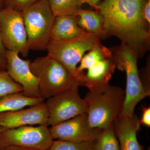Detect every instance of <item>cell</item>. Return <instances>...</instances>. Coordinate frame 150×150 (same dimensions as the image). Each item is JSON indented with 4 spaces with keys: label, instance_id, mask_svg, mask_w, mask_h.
<instances>
[{
    "label": "cell",
    "instance_id": "6da1fadb",
    "mask_svg": "<svg viewBox=\"0 0 150 150\" xmlns=\"http://www.w3.org/2000/svg\"><path fill=\"white\" fill-rule=\"evenodd\" d=\"M146 1L102 0L95 9L104 19L107 38H118L139 58L150 48V24L143 15Z\"/></svg>",
    "mask_w": 150,
    "mask_h": 150
},
{
    "label": "cell",
    "instance_id": "7a4b0ae2",
    "mask_svg": "<svg viewBox=\"0 0 150 150\" xmlns=\"http://www.w3.org/2000/svg\"><path fill=\"white\" fill-rule=\"evenodd\" d=\"M125 96L123 88L109 84L102 89L89 91L84 99L90 127L103 130L114 123L121 113Z\"/></svg>",
    "mask_w": 150,
    "mask_h": 150
},
{
    "label": "cell",
    "instance_id": "3957f363",
    "mask_svg": "<svg viewBox=\"0 0 150 150\" xmlns=\"http://www.w3.org/2000/svg\"><path fill=\"white\" fill-rule=\"evenodd\" d=\"M30 68L38 79L40 96L43 99L80 86L77 80L63 65L48 55L31 62Z\"/></svg>",
    "mask_w": 150,
    "mask_h": 150
},
{
    "label": "cell",
    "instance_id": "277c9868",
    "mask_svg": "<svg viewBox=\"0 0 150 150\" xmlns=\"http://www.w3.org/2000/svg\"><path fill=\"white\" fill-rule=\"evenodd\" d=\"M110 49L116 68L125 71L127 77L125 100L119 116H131L138 103L146 97L137 67L139 57L136 52L123 43Z\"/></svg>",
    "mask_w": 150,
    "mask_h": 150
},
{
    "label": "cell",
    "instance_id": "5b68a950",
    "mask_svg": "<svg viewBox=\"0 0 150 150\" xmlns=\"http://www.w3.org/2000/svg\"><path fill=\"white\" fill-rule=\"evenodd\" d=\"M29 50H46L56 16L47 0H39L22 11Z\"/></svg>",
    "mask_w": 150,
    "mask_h": 150
},
{
    "label": "cell",
    "instance_id": "8992f818",
    "mask_svg": "<svg viewBox=\"0 0 150 150\" xmlns=\"http://www.w3.org/2000/svg\"><path fill=\"white\" fill-rule=\"evenodd\" d=\"M100 41L97 35L91 33L71 40L51 39L46 48L47 55L61 63L79 81L78 64L85 53Z\"/></svg>",
    "mask_w": 150,
    "mask_h": 150
},
{
    "label": "cell",
    "instance_id": "52a82bcc",
    "mask_svg": "<svg viewBox=\"0 0 150 150\" xmlns=\"http://www.w3.org/2000/svg\"><path fill=\"white\" fill-rule=\"evenodd\" d=\"M0 33L6 50L17 51L23 57L29 53L22 12L5 7L0 9Z\"/></svg>",
    "mask_w": 150,
    "mask_h": 150
},
{
    "label": "cell",
    "instance_id": "ba28073f",
    "mask_svg": "<svg viewBox=\"0 0 150 150\" xmlns=\"http://www.w3.org/2000/svg\"><path fill=\"white\" fill-rule=\"evenodd\" d=\"M54 140L46 125L21 126L0 132V150L8 146H16L48 150Z\"/></svg>",
    "mask_w": 150,
    "mask_h": 150
},
{
    "label": "cell",
    "instance_id": "9c48e42d",
    "mask_svg": "<svg viewBox=\"0 0 150 150\" xmlns=\"http://www.w3.org/2000/svg\"><path fill=\"white\" fill-rule=\"evenodd\" d=\"M46 125L53 126L77 115L86 113V103L81 97L79 88L62 93L47 99Z\"/></svg>",
    "mask_w": 150,
    "mask_h": 150
},
{
    "label": "cell",
    "instance_id": "30bf717a",
    "mask_svg": "<svg viewBox=\"0 0 150 150\" xmlns=\"http://www.w3.org/2000/svg\"><path fill=\"white\" fill-rule=\"evenodd\" d=\"M49 130L53 139L74 143L97 140L102 131L90 127L86 113L51 126Z\"/></svg>",
    "mask_w": 150,
    "mask_h": 150
},
{
    "label": "cell",
    "instance_id": "8fae6325",
    "mask_svg": "<svg viewBox=\"0 0 150 150\" xmlns=\"http://www.w3.org/2000/svg\"><path fill=\"white\" fill-rule=\"evenodd\" d=\"M19 54L17 51L6 50L7 72L16 82L22 87V93L24 96L32 98H42L39 92L38 79L30 68V60L21 59Z\"/></svg>",
    "mask_w": 150,
    "mask_h": 150
},
{
    "label": "cell",
    "instance_id": "7c38bea8",
    "mask_svg": "<svg viewBox=\"0 0 150 150\" xmlns=\"http://www.w3.org/2000/svg\"><path fill=\"white\" fill-rule=\"evenodd\" d=\"M48 117L44 102L27 108L0 112V132L21 126L46 125Z\"/></svg>",
    "mask_w": 150,
    "mask_h": 150
},
{
    "label": "cell",
    "instance_id": "4fadbf2b",
    "mask_svg": "<svg viewBox=\"0 0 150 150\" xmlns=\"http://www.w3.org/2000/svg\"><path fill=\"white\" fill-rule=\"evenodd\" d=\"M116 68L112 57L104 59L88 69L80 80V86H85L89 91L100 90L109 85V81Z\"/></svg>",
    "mask_w": 150,
    "mask_h": 150
},
{
    "label": "cell",
    "instance_id": "5bb4252c",
    "mask_svg": "<svg viewBox=\"0 0 150 150\" xmlns=\"http://www.w3.org/2000/svg\"><path fill=\"white\" fill-rule=\"evenodd\" d=\"M141 124L135 113L131 116H118L114 122V131L120 150H144L137 138Z\"/></svg>",
    "mask_w": 150,
    "mask_h": 150
},
{
    "label": "cell",
    "instance_id": "9a60e30c",
    "mask_svg": "<svg viewBox=\"0 0 150 150\" xmlns=\"http://www.w3.org/2000/svg\"><path fill=\"white\" fill-rule=\"evenodd\" d=\"M77 19V16L74 15L56 17L51 32V39L71 40L87 34L89 33L79 26Z\"/></svg>",
    "mask_w": 150,
    "mask_h": 150
},
{
    "label": "cell",
    "instance_id": "2e32d148",
    "mask_svg": "<svg viewBox=\"0 0 150 150\" xmlns=\"http://www.w3.org/2000/svg\"><path fill=\"white\" fill-rule=\"evenodd\" d=\"M74 16H77L79 26L87 32L96 34L100 40L108 38L104 19L98 11L82 9Z\"/></svg>",
    "mask_w": 150,
    "mask_h": 150
},
{
    "label": "cell",
    "instance_id": "e0dca14e",
    "mask_svg": "<svg viewBox=\"0 0 150 150\" xmlns=\"http://www.w3.org/2000/svg\"><path fill=\"white\" fill-rule=\"evenodd\" d=\"M42 98L28 97L22 92L8 95L0 98V112L22 109L44 102Z\"/></svg>",
    "mask_w": 150,
    "mask_h": 150
},
{
    "label": "cell",
    "instance_id": "ac0fdd59",
    "mask_svg": "<svg viewBox=\"0 0 150 150\" xmlns=\"http://www.w3.org/2000/svg\"><path fill=\"white\" fill-rule=\"evenodd\" d=\"M111 57L112 54L110 48L103 46L100 41L97 43L87 54L83 56L81 60L80 64L77 68L79 83L81 76L84 73L83 70L88 69L98 62Z\"/></svg>",
    "mask_w": 150,
    "mask_h": 150
},
{
    "label": "cell",
    "instance_id": "d6986e66",
    "mask_svg": "<svg viewBox=\"0 0 150 150\" xmlns=\"http://www.w3.org/2000/svg\"><path fill=\"white\" fill-rule=\"evenodd\" d=\"M55 16L75 15L85 3L83 0H47Z\"/></svg>",
    "mask_w": 150,
    "mask_h": 150
},
{
    "label": "cell",
    "instance_id": "ffe728a7",
    "mask_svg": "<svg viewBox=\"0 0 150 150\" xmlns=\"http://www.w3.org/2000/svg\"><path fill=\"white\" fill-rule=\"evenodd\" d=\"M97 150H120L114 131V123L101 131L97 139Z\"/></svg>",
    "mask_w": 150,
    "mask_h": 150
},
{
    "label": "cell",
    "instance_id": "44dd1931",
    "mask_svg": "<svg viewBox=\"0 0 150 150\" xmlns=\"http://www.w3.org/2000/svg\"><path fill=\"white\" fill-rule=\"evenodd\" d=\"M48 150H97V140L82 143L54 140Z\"/></svg>",
    "mask_w": 150,
    "mask_h": 150
},
{
    "label": "cell",
    "instance_id": "7402d4cb",
    "mask_svg": "<svg viewBox=\"0 0 150 150\" xmlns=\"http://www.w3.org/2000/svg\"><path fill=\"white\" fill-rule=\"evenodd\" d=\"M23 91L22 87L11 77L6 70L0 68V98Z\"/></svg>",
    "mask_w": 150,
    "mask_h": 150
},
{
    "label": "cell",
    "instance_id": "603a6c76",
    "mask_svg": "<svg viewBox=\"0 0 150 150\" xmlns=\"http://www.w3.org/2000/svg\"><path fill=\"white\" fill-rule=\"evenodd\" d=\"M140 79L146 96L150 95V57L147 58L146 66L139 73Z\"/></svg>",
    "mask_w": 150,
    "mask_h": 150
},
{
    "label": "cell",
    "instance_id": "cb8c5ba5",
    "mask_svg": "<svg viewBox=\"0 0 150 150\" xmlns=\"http://www.w3.org/2000/svg\"><path fill=\"white\" fill-rule=\"evenodd\" d=\"M38 1L39 0H5L4 7H8L16 10L22 11Z\"/></svg>",
    "mask_w": 150,
    "mask_h": 150
},
{
    "label": "cell",
    "instance_id": "d4e9b609",
    "mask_svg": "<svg viewBox=\"0 0 150 150\" xmlns=\"http://www.w3.org/2000/svg\"><path fill=\"white\" fill-rule=\"evenodd\" d=\"M142 118L140 120V124L147 127L150 126V107L144 108L143 110Z\"/></svg>",
    "mask_w": 150,
    "mask_h": 150
},
{
    "label": "cell",
    "instance_id": "484cf974",
    "mask_svg": "<svg viewBox=\"0 0 150 150\" xmlns=\"http://www.w3.org/2000/svg\"><path fill=\"white\" fill-rule=\"evenodd\" d=\"M144 17L149 24H150V0H146L143 9Z\"/></svg>",
    "mask_w": 150,
    "mask_h": 150
},
{
    "label": "cell",
    "instance_id": "4316f807",
    "mask_svg": "<svg viewBox=\"0 0 150 150\" xmlns=\"http://www.w3.org/2000/svg\"><path fill=\"white\" fill-rule=\"evenodd\" d=\"M0 150H36L32 149H27L20 147L16 146H8L1 149Z\"/></svg>",
    "mask_w": 150,
    "mask_h": 150
},
{
    "label": "cell",
    "instance_id": "83f0119b",
    "mask_svg": "<svg viewBox=\"0 0 150 150\" xmlns=\"http://www.w3.org/2000/svg\"><path fill=\"white\" fill-rule=\"evenodd\" d=\"M85 3L88 4L95 8H96L97 6L100 2L102 0H83Z\"/></svg>",
    "mask_w": 150,
    "mask_h": 150
},
{
    "label": "cell",
    "instance_id": "f1b7e54d",
    "mask_svg": "<svg viewBox=\"0 0 150 150\" xmlns=\"http://www.w3.org/2000/svg\"><path fill=\"white\" fill-rule=\"evenodd\" d=\"M6 67L7 62L6 58L0 55V68L6 70Z\"/></svg>",
    "mask_w": 150,
    "mask_h": 150
},
{
    "label": "cell",
    "instance_id": "f546056e",
    "mask_svg": "<svg viewBox=\"0 0 150 150\" xmlns=\"http://www.w3.org/2000/svg\"><path fill=\"white\" fill-rule=\"evenodd\" d=\"M6 49L3 45L1 39V33H0V55L6 58Z\"/></svg>",
    "mask_w": 150,
    "mask_h": 150
},
{
    "label": "cell",
    "instance_id": "4dcf8cb0",
    "mask_svg": "<svg viewBox=\"0 0 150 150\" xmlns=\"http://www.w3.org/2000/svg\"><path fill=\"white\" fill-rule=\"evenodd\" d=\"M5 0H0V9L4 7V3Z\"/></svg>",
    "mask_w": 150,
    "mask_h": 150
},
{
    "label": "cell",
    "instance_id": "1f68e13d",
    "mask_svg": "<svg viewBox=\"0 0 150 150\" xmlns=\"http://www.w3.org/2000/svg\"><path fill=\"white\" fill-rule=\"evenodd\" d=\"M150 150V149H149V150Z\"/></svg>",
    "mask_w": 150,
    "mask_h": 150
}]
</instances>
